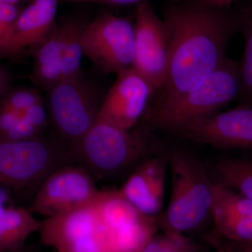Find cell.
<instances>
[{
	"label": "cell",
	"instance_id": "1",
	"mask_svg": "<svg viewBox=\"0 0 252 252\" xmlns=\"http://www.w3.org/2000/svg\"><path fill=\"white\" fill-rule=\"evenodd\" d=\"M166 28L168 66L158 100L198 87L225 59L227 45L239 28V17L200 1L170 6L162 18Z\"/></svg>",
	"mask_w": 252,
	"mask_h": 252
},
{
	"label": "cell",
	"instance_id": "2",
	"mask_svg": "<svg viewBox=\"0 0 252 252\" xmlns=\"http://www.w3.org/2000/svg\"><path fill=\"white\" fill-rule=\"evenodd\" d=\"M152 132L140 127L124 130L96 122L71 152V162L85 169L94 182L130 175L153 149Z\"/></svg>",
	"mask_w": 252,
	"mask_h": 252
},
{
	"label": "cell",
	"instance_id": "3",
	"mask_svg": "<svg viewBox=\"0 0 252 252\" xmlns=\"http://www.w3.org/2000/svg\"><path fill=\"white\" fill-rule=\"evenodd\" d=\"M238 63L227 58L203 84L175 97L157 100L149 107L139 127L151 132H173L181 126L213 113L241 95Z\"/></svg>",
	"mask_w": 252,
	"mask_h": 252
},
{
	"label": "cell",
	"instance_id": "4",
	"mask_svg": "<svg viewBox=\"0 0 252 252\" xmlns=\"http://www.w3.org/2000/svg\"><path fill=\"white\" fill-rule=\"evenodd\" d=\"M106 93L83 71L48 91L45 103L53 137L70 153L97 122Z\"/></svg>",
	"mask_w": 252,
	"mask_h": 252
},
{
	"label": "cell",
	"instance_id": "5",
	"mask_svg": "<svg viewBox=\"0 0 252 252\" xmlns=\"http://www.w3.org/2000/svg\"><path fill=\"white\" fill-rule=\"evenodd\" d=\"M72 163L67 151L52 135L22 142L0 140V186L13 195L32 199L56 169Z\"/></svg>",
	"mask_w": 252,
	"mask_h": 252
},
{
	"label": "cell",
	"instance_id": "6",
	"mask_svg": "<svg viewBox=\"0 0 252 252\" xmlns=\"http://www.w3.org/2000/svg\"><path fill=\"white\" fill-rule=\"evenodd\" d=\"M168 166L171 193L165 223L169 231L182 234L198 228L211 216L214 182L202 164L185 152H173Z\"/></svg>",
	"mask_w": 252,
	"mask_h": 252
},
{
	"label": "cell",
	"instance_id": "7",
	"mask_svg": "<svg viewBox=\"0 0 252 252\" xmlns=\"http://www.w3.org/2000/svg\"><path fill=\"white\" fill-rule=\"evenodd\" d=\"M94 200L41 220L42 243L58 252H115L112 233L99 218Z\"/></svg>",
	"mask_w": 252,
	"mask_h": 252
},
{
	"label": "cell",
	"instance_id": "8",
	"mask_svg": "<svg viewBox=\"0 0 252 252\" xmlns=\"http://www.w3.org/2000/svg\"><path fill=\"white\" fill-rule=\"evenodd\" d=\"M84 55L105 74L132 67L135 26L126 18L109 13L89 23L82 36Z\"/></svg>",
	"mask_w": 252,
	"mask_h": 252
},
{
	"label": "cell",
	"instance_id": "9",
	"mask_svg": "<svg viewBox=\"0 0 252 252\" xmlns=\"http://www.w3.org/2000/svg\"><path fill=\"white\" fill-rule=\"evenodd\" d=\"M99 190L85 169L67 164L44 181L28 210L45 218L56 216L94 201Z\"/></svg>",
	"mask_w": 252,
	"mask_h": 252
},
{
	"label": "cell",
	"instance_id": "10",
	"mask_svg": "<svg viewBox=\"0 0 252 252\" xmlns=\"http://www.w3.org/2000/svg\"><path fill=\"white\" fill-rule=\"evenodd\" d=\"M135 56L132 68L149 81L154 92L161 90L166 79L168 44L163 20L156 14L149 1L136 9Z\"/></svg>",
	"mask_w": 252,
	"mask_h": 252
},
{
	"label": "cell",
	"instance_id": "11",
	"mask_svg": "<svg viewBox=\"0 0 252 252\" xmlns=\"http://www.w3.org/2000/svg\"><path fill=\"white\" fill-rule=\"evenodd\" d=\"M173 132L218 148L252 150V102L195 119Z\"/></svg>",
	"mask_w": 252,
	"mask_h": 252
},
{
	"label": "cell",
	"instance_id": "12",
	"mask_svg": "<svg viewBox=\"0 0 252 252\" xmlns=\"http://www.w3.org/2000/svg\"><path fill=\"white\" fill-rule=\"evenodd\" d=\"M117 75L104 95L97 122L132 130L147 112L155 92L149 81L134 68L124 69Z\"/></svg>",
	"mask_w": 252,
	"mask_h": 252
},
{
	"label": "cell",
	"instance_id": "13",
	"mask_svg": "<svg viewBox=\"0 0 252 252\" xmlns=\"http://www.w3.org/2000/svg\"><path fill=\"white\" fill-rule=\"evenodd\" d=\"M59 0H33L0 42V57L33 56L56 30Z\"/></svg>",
	"mask_w": 252,
	"mask_h": 252
},
{
	"label": "cell",
	"instance_id": "14",
	"mask_svg": "<svg viewBox=\"0 0 252 252\" xmlns=\"http://www.w3.org/2000/svg\"><path fill=\"white\" fill-rule=\"evenodd\" d=\"M168 160L147 158L127 177L121 193L144 215L154 217L160 211L165 198Z\"/></svg>",
	"mask_w": 252,
	"mask_h": 252
},
{
	"label": "cell",
	"instance_id": "15",
	"mask_svg": "<svg viewBox=\"0 0 252 252\" xmlns=\"http://www.w3.org/2000/svg\"><path fill=\"white\" fill-rule=\"evenodd\" d=\"M211 216L217 233L237 244L252 243V200L214 182Z\"/></svg>",
	"mask_w": 252,
	"mask_h": 252
},
{
	"label": "cell",
	"instance_id": "16",
	"mask_svg": "<svg viewBox=\"0 0 252 252\" xmlns=\"http://www.w3.org/2000/svg\"><path fill=\"white\" fill-rule=\"evenodd\" d=\"M68 28V18L57 23L51 37L33 55L31 80L36 89L51 90L61 80V64Z\"/></svg>",
	"mask_w": 252,
	"mask_h": 252
},
{
	"label": "cell",
	"instance_id": "17",
	"mask_svg": "<svg viewBox=\"0 0 252 252\" xmlns=\"http://www.w3.org/2000/svg\"><path fill=\"white\" fill-rule=\"evenodd\" d=\"M40 224L28 209L8 207L0 216V251L25 252L26 241Z\"/></svg>",
	"mask_w": 252,
	"mask_h": 252
},
{
	"label": "cell",
	"instance_id": "18",
	"mask_svg": "<svg viewBox=\"0 0 252 252\" xmlns=\"http://www.w3.org/2000/svg\"><path fill=\"white\" fill-rule=\"evenodd\" d=\"M94 204L99 218L110 230L130 224L145 216L124 196L120 190H99Z\"/></svg>",
	"mask_w": 252,
	"mask_h": 252
},
{
	"label": "cell",
	"instance_id": "19",
	"mask_svg": "<svg viewBox=\"0 0 252 252\" xmlns=\"http://www.w3.org/2000/svg\"><path fill=\"white\" fill-rule=\"evenodd\" d=\"M215 173V183L233 189L252 200V159H221L217 162Z\"/></svg>",
	"mask_w": 252,
	"mask_h": 252
},
{
	"label": "cell",
	"instance_id": "20",
	"mask_svg": "<svg viewBox=\"0 0 252 252\" xmlns=\"http://www.w3.org/2000/svg\"><path fill=\"white\" fill-rule=\"evenodd\" d=\"M154 217L143 216L133 223L110 230L115 252H140L149 240L155 235Z\"/></svg>",
	"mask_w": 252,
	"mask_h": 252
},
{
	"label": "cell",
	"instance_id": "21",
	"mask_svg": "<svg viewBox=\"0 0 252 252\" xmlns=\"http://www.w3.org/2000/svg\"><path fill=\"white\" fill-rule=\"evenodd\" d=\"M89 23L76 18H68V28L65 45L61 64V80L80 73L81 63L84 51L82 36Z\"/></svg>",
	"mask_w": 252,
	"mask_h": 252
},
{
	"label": "cell",
	"instance_id": "22",
	"mask_svg": "<svg viewBox=\"0 0 252 252\" xmlns=\"http://www.w3.org/2000/svg\"><path fill=\"white\" fill-rule=\"evenodd\" d=\"M239 28H242L245 40L243 58L238 63L241 95L243 102H252V6L239 17Z\"/></svg>",
	"mask_w": 252,
	"mask_h": 252
},
{
	"label": "cell",
	"instance_id": "23",
	"mask_svg": "<svg viewBox=\"0 0 252 252\" xmlns=\"http://www.w3.org/2000/svg\"><path fill=\"white\" fill-rule=\"evenodd\" d=\"M42 100L44 99L39 89L21 86L8 89L0 100V106L23 114L32 106Z\"/></svg>",
	"mask_w": 252,
	"mask_h": 252
},
{
	"label": "cell",
	"instance_id": "24",
	"mask_svg": "<svg viewBox=\"0 0 252 252\" xmlns=\"http://www.w3.org/2000/svg\"><path fill=\"white\" fill-rule=\"evenodd\" d=\"M23 116L28 122L32 124L43 134H44L48 126H49V112L44 99L32 106L23 113Z\"/></svg>",
	"mask_w": 252,
	"mask_h": 252
},
{
	"label": "cell",
	"instance_id": "25",
	"mask_svg": "<svg viewBox=\"0 0 252 252\" xmlns=\"http://www.w3.org/2000/svg\"><path fill=\"white\" fill-rule=\"evenodd\" d=\"M21 11L22 10L17 4L0 3V42L17 19Z\"/></svg>",
	"mask_w": 252,
	"mask_h": 252
},
{
	"label": "cell",
	"instance_id": "26",
	"mask_svg": "<svg viewBox=\"0 0 252 252\" xmlns=\"http://www.w3.org/2000/svg\"><path fill=\"white\" fill-rule=\"evenodd\" d=\"M22 114L0 106V140L19 120Z\"/></svg>",
	"mask_w": 252,
	"mask_h": 252
},
{
	"label": "cell",
	"instance_id": "27",
	"mask_svg": "<svg viewBox=\"0 0 252 252\" xmlns=\"http://www.w3.org/2000/svg\"><path fill=\"white\" fill-rule=\"evenodd\" d=\"M62 1L72 3L98 2L114 5H130L140 4L142 1H148V0H62Z\"/></svg>",
	"mask_w": 252,
	"mask_h": 252
},
{
	"label": "cell",
	"instance_id": "28",
	"mask_svg": "<svg viewBox=\"0 0 252 252\" xmlns=\"http://www.w3.org/2000/svg\"><path fill=\"white\" fill-rule=\"evenodd\" d=\"M13 195L7 189L0 186V216L2 215L8 207L13 206L12 203Z\"/></svg>",
	"mask_w": 252,
	"mask_h": 252
},
{
	"label": "cell",
	"instance_id": "29",
	"mask_svg": "<svg viewBox=\"0 0 252 252\" xmlns=\"http://www.w3.org/2000/svg\"><path fill=\"white\" fill-rule=\"evenodd\" d=\"M9 89V77L7 72L0 68V100Z\"/></svg>",
	"mask_w": 252,
	"mask_h": 252
},
{
	"label": "cell",
	"instance_id": "30",
	"mask_svg": "<svg viewBox=\"0 0 252 252\" xmlns=\"http://www.w3.org/2000/svg\"><path fill=\"white\" fill-rule=\"evenodd\" d=\"M235 0H199L202 4L215 8H225Z\"/></svg>",
	"mask_w": 252,
	"mask_h": 252
},
{
	"label": "cell",
	"instance_id": "31",
	"mask_svg": "<svg viewBox=\"0 0 252 252\" xmlns=\"http://www.w3.org/2000/svg\"><path fill=\"white\" fill-rule=\"evenodd\" d=\"M240 247V252H252V243L238 244Z\"/></svg>",
	"mask_w": 252,
	"mask_h": 252
},
{
	"label": "cell",
	"instance_id": "32",
	"mask_svg": "<svg viewBox=\"0 0 252 252\" xmlns=\"http://www.w3.org/2000/svg\"><path fill=\"white\" fill-rule=\"evenodd\" d=\"M21 1H23V0H0V3H1V4H17Z\"/></svg>",
	"mask_w": 252,
	"mask_h": 252
},
{
	"label": "cell",
	"instance_id": "33",
	"mask_svg": "<svg viewBox=\"0 0 252 252\" xmlns=\"http://www.w3.org/2000/svg\"><path fill=\"white\" fill-rule=\"evenodd\" d=\"M0 252H2V251H0Z\"/></svg>",
	"mask_w": 252,
	"mask_h": 252
}]
</instances>
